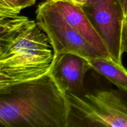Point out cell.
Masks as SVG:
<instances>
[{"label": "cell", "mask_w": 127, "mask_h": 127, "mask_svg": "<svg viewBox=\"0 0 127 127\" xmlns=\"http://www.w3.org/2000/svg\"><path fill=\"white\" fill-rule=\"evenodd\" d=\"M48 2L73 29L104 57H110L105 43L83 7L76 6L66 0H54Z\"/></svg>", "instance_id": "obj_7"}, {"label": "cell", "mask_w": 127, "mask_h": 127, "mask_svg": "<svg viewBox=\"0 0 127 127\" xmlns=\"http://www.w3.org/2000/svg\"><path fill=\"white\" fill-rule=\"evenodd\" d=\"M122 50L124 53H127V12L124 21V27H123Z\"/></svg>", "instance_id": "obj_10"}, {"label": "cell", "mask_w": 127, "mask_h": 127, "mask_svg": "<svg viewBox=\"0 0 127 127\" xmlns=\"http://www.w3.org/2000/svg\"><path fill=\"white\" fill-rule=\"evenodd\" d=\"M35 1L36 0H19V2L21 9L22 10L34 4L35 3Z\"/></svg>", "instance_id": "obj_11"}, {"label": "cell", "mask_w": 127, "mask_h": 127, "mask_svg": "<svg viewBox=\"0 0 127 127\" xmlns=\"http://www.w3.org/2000/svg\"><path fill=\"white\" fill-rule=\"evenodd\" d=\"M91 69L105 77L119 89L127 91V70L112 58L97 57L88 60Z\"/></svg>", "instance_id": "obj_8"}, {"label": "cell", "mask_w": 127, "mask_h": 127, "mask_svg": "<svg viewBox=\"0 0 127 127\" xmlns=\"http://www.w3.org/2000/svg\"><path fill=\"white\" fill-rule=\"evenodd\" d=\"M83 8L105 43L110 57L122 64L125 16L119 0H89Z\"/></svg>", "instance_id": "obj_5"}, {"label": "cell", "mask_w": 127, "mask_h": 127, "mask_svg": "<svg viewBox=\"0 0 127 127\" xmlns=\"http://www.w3.org/2000/svg\"><path fill=\"white\" fill-rule=\"evenodd\" d=\"M66 93L49 73L0 89V127H69Z\"/></svg>", "instance_id": "obj_2"}, {"label": "cell", "mask_w": 127, "mask_h": 127, "mask_svg": "<svg viewBox=\"0 0 127 127\" xmlns=\"http://www.w3.org/2000/svg\"><path fill=\"white\" fill-rule=\"evenodd\" d=\"M36 21L48 37L54 55L73 53L87 60L105 58L73 29L48 1L38 4Z\"/></svg>", "instance_id": "obj_4"}, {"label": "cell", "mask_w": 127, "mask_h": 127, "mask_svg": "<svg viewBox=\"0 0 127 127\" xmlns=\"http://www.w3.org/2000/svg\"><path fill=\"white\" fill-rule=\"evenodd\" d=\"M46 1H54V0H45Z\"/></svg>", "instance_id": "obj_14"}, {"label": "cell", "mask_w": 127, "mask_h": 127, "mask_svg": "<svg viewBox=\"0 0 127 127\" xmlns=\"http://www.w3.org/2000/svg\"><path fill=\"white\" fill-rule=\"evenodd\" d=\"M21 11L19 0H0V17L18 15Z\"/></svg>", "instance_id": "obj_9"}, {"label": "cell", "mask_w": 127, "mask_h": 127, "mask_svg": "<svg viewBox=\"0 0 127 127\" xmlns=\"http://www.w3.org/2000/svg\"><path fill=\"white\" fill-rule=\"evenodd\" d=\"M89 69L91 67L84 57L61 53L53 56L50 73L64 93L77 94L83 89L84 77Z\"/></svg>", "instance_id": "obj_6"}, {"label": "cell", "mask_w": 127, "mask_h": 127, "mask_svg": "<svg viewBox=\"0 0 127 127\" xmlns=\"http://www.w3.org/2000/svg\"><path fill=\"white\" fill-rule=\"evenodd\" d=\"M66 95L70 106L69 127H127V91L118 88Z\"/></svg>", "instance_id": "obj_3"}, {"label": "cell", "mask_w": 127, "mask_h": 127, "mask_svg": "<svg viewBox=\"0 0 127 127\" xmlns=\"http://www.w3.org/2000/svg\"><path fill=\"white\" fill-rule=\"evenodd\" d=\"M66 1H68L71 3L73 4L76 5V6L83 7L84 5L86 4L87 2L89 0H66Z\"/></svg>", "instance_id": "obj_12"}, {"label": "cell", "mask_w": 127, "mask_h": 127, "mask_svg": "<svg viewBox=\"0 0 127 127\" xmlns=\"http://www.w3.org/2000/svg\"><path fill=\"white\" fill-rule=\"evenodd\" d=\"M53 56L37 21L19 14L0 17V89L48 74Z\"/></svg>", "instance_id": "obj_1"}, {"label": "cell", "mask_w": 127, "mask_h": 127, "mask_svg": "<svg viewBox=\"0 0 127 127\" xmlns=\"http://www.w3.org/2000/svg\"><path fill=\"white\" fill-rule=\"evenodd\" d=\"M119 1L120 2L123 9H124V13H125V16H126L127 12V0H119Z\"/></svg>", "instance_id": "obj_13"}]
</instances>
